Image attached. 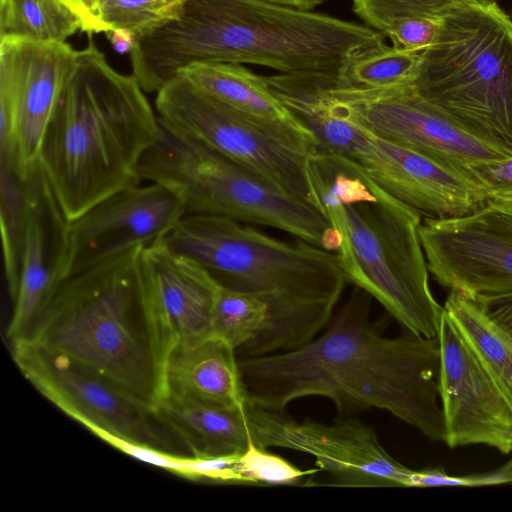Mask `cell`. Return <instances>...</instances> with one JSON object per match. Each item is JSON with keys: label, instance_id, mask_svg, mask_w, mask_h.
<instances>
[{"label": "cell", "instance_id": "obj_22", "mask_svg": "<svg viewBox=\"0 0 512 512\" xmlns=\"http://www.w3.org/2000/svg\"><path fill=\"white\" fill-rule=\"evenodd\" d=\"M178 75L251 118L295 134L316 137L270 91L264 77L255 75L240 64L195 63Z\"/></svg>", "mask_w": 512, "mask_h": 512}, {"label": "cell", "instance_id": "obj_5", "mask_svg": "<svg viewBox=\"0 0 512 512\" xmlns=\"http://www.w3.org/2000/svg\"><path fill=\"white\" fill-rule=\"evenodd\" d=\"M416 89L471 132L512 152V19L494 0L444 12Z\"/></svg>", "mask_w": 512, "mask_h": 512}, {"label": "cell", "instance_id": "obj_7", "mask_svg": "<svg viewBox=\"0 0 512 512\" xmlns=\"http://www.w3.org/2000/svg\"><path fill=\"white\" fill-rule=\"evenodd\" d=\"M139 172L142 179L178 196L186 214L223 216L268 226L327 251L335 249L336 232L319 209L160 121L158 135L144 154Z\"/></svg>", "mask_w": 512, "mask_h": 512}, {"label": "cell", "instance_id": "obj_21", "mask_svg": "<svg viewBox=\"0 0 512 512\" xmlns=\"http://www.w3.org/2000/svg\"><path fill=\"white\" fill-rule=\"evenodd\" d=\"M165 379L166 397L234 410L249 403L236 351L213 334L175 343Z\"/></svg>", "mask_w": 512, "mask_h": 512}, {"label": "cell", "instance_id": "obj_16", "mask_svg": "<svg viewBox=\"0 0 512 512\" xmlns=\"http://www.w3.org/2000/svg\"><path fill=\"white\" fill-rule=\"evenodd\" d=\"M185 214L179 197L157 183L111 194L69 222L63 279L163 239Z\"/></svg>", "mask_w": 512, "mask_h": 512}, {"label": "cell", "instance_id": "obj_11", "mask_svg": "<svg viewBox=\"0 0 512 512\" xmlns=\"http://www.w3.org/2000/svg\"><path fill=\"white\" fill-rule=\"evenodd\" d=\"M77 51L67 42L0 38V157L23 179L38 165L45 128Z\"/></svg>", "mask_w": 512, "mask_h": 512}, {"label": "cell", "instance_id": "obj_19", "mask_svg": "<svg viewBox=\"0 0 512 512\" xmlns=\"http://www.w3.org/2000/svg\"><path fill=\"white\" fill-rule=\"evenodd\" d=\"M24 191L20 277L6 330L10 342L25 336L43 303L63 279L70 222L39 163L24 178Z\"/></svg>", "mask_w": 512, "mask_h": 512}, {"label": "cell", "instance_id": "obj_9", "mask_svg": "<svg viewBox=\"0 0 512 512\" xmlns=\"http://www.w3.org/2000/svg\"><path fill=\"white\" fill-rule=\"evenodd\" d=\"M155 111L167 128L246 166L322 212L310 174L311 160L321 150L316 137L251 118L182 75L156 93Z\"/></svg>", "mask_w": 512, "mask_h": 512}, {"label": "cell", "instance_id": "obj_26", "mask_svg": "<svg viewBox=\"0 0 512 512\" xmlns=\"http://www.w3.org/2000/svg\"><path fill=\"white\" fill-rule=\"evenodd\" d=\"M421 52H408L386 46L364 53L345 65L334 86L345 89L375 90L413 83Z\"/></svg>", "mask_w": 512, "mask_h": 512}, {"label": "cell", "instance_id": "obj_4", "mask_svg": "<svg viewBox=\"0 0 512 512\" xmlns=\"http://www.w3.org/2000/svg\"><path fill=\"white\" fill-rule=\"evenodd\" d=\"M133 74L114 69L89 35L42 138L38 163L69 221L139 185L159 120Z\"/></svg>", "mask_w": 512, "mask_h": 512}, {"label": "cell", "instance_id": "obj_23", "mask_svg": "<svg viewBox=\"0 0 512 512\" xmlns=\"http://www.w3.org/2000/svg\"><path fill=\"white\" fill-rule=\"evenodd\" d=\"M163 421L197 458L242 453L252 440L245 410L165 397L156 409Z\"/></svg>", "mask_w": 512, "mask_h": 512}, {"label": "cell", "instance_id": "obj_15", "mask_svg": "<svg viewBox=\"0 0 512 512\" xmlns=\"http://www.w3.org/2000/svg\"><path fill=\"white\" fill-rule=\"evenodd\" d=\"M344 161L422 218L464 216L489 201L466 169L392 142L361 124Z\"/></svg>", "mask_w": 512, "mask_h": 512}, {"label": "cell", "instance_id": "obj_8", "mask_svg": "<svg viewBox=\"0 0 512 512\" xmlns=\"http://www.w3.org/2000/svg\"><path fill=\"white\" fill-rule=\"evenodd\" d=\"M163 241L235 290L337 304L347 283L335 253L223 216L185 214Z\"/></svg>", "mask_w": 512, "mask_h": 512}, {"label": "cell", "instance_id": "obj_18", "mask_svg": "<svg viewBox=\"0 0 512 512\" xmlns=\"http://www.w3.org/2000/svg\"><path fill=\"white\" fill-rule=\"evenodd\" d=\"M335 306L220 286L212 334L227 341L238 357L285 352L315 338L329 323Z\"/></svg>", "mask_w": 512, "mask_h": 512}, {"label": "cell", "instance_id": "obj_10", "mask_svg": "<svg viewBox=\"0 0 512 512\" xmlns=\"http://www.w3.org/2000/svg\"><path fill=\"white\" fill-rule=\"evenodd\" d=\"M11 355L23 376L58 409L95 436L182 456H192L181 438L154 410L130 400L60 355L20 339Z\"/></svg>", "mask_w": 512, "mask_h": 512}, {"label": "cell", "instance_id": "obj_14", "mask_svg": "<svg viewBox=\"0 0 512 512\" xmlns=\"http://www.w3.org/2000/svg\"><path fill=\"white\" fill-rule=\"evenodd\" d=\"M422 220L428 270L442 287L477 301L512 293V202L489 200L464 216Z\"/></svg>", "mask_w": 512, "mask_h": 512}, {"label": "cell", "instance_id": "obj_25", "mask_svg": "<svg viewBox=\"0 0 512 512\" xmlns=\"http://www.w3.org/2000/svg\"><path fill=\"white\" fill-rule=\"evenodd\" d=\"M78 30L79 17L59 0L0 1V38L66 42Z\"/></svg>", "mask_w": 512, "mask_h": 512}, {"label": "cell", "instance_id": "obj_36", "mask_svg": "<svg viewBox=\"0 0 512 512\" xmlns=\"http://www.w3.org/2000/svg\"><path fill=\"white\" fill-rule=\"evenodd\" d=\"M270 2L292 7L300 10L310 11L316 6L328 1V0H268Z\"/></svg>", "mask_w": 512, "mask_h": 512}, {"label": "cell", "instance_id": "obj_37", "mask_svg": "<svg viewBox=\"0 0 512 512\" xmlns=\"http://www.w3.org/2000/svg\"><path fill=\"white\" fill-rule=\"evenodd\" d=\"M494 1H496V0H494Z\"/></svg>", "mask_w": 512, "mask_h": 512}, {"label": "cell", "instance_id": "obj_27", "mask_svg": "<svg viewBox=\"0 0 512 512\" xmlns=\"http://www.w3.org/2000/svg\"><path fill=\"white\" fill-rule=\"evenodd\" d=\"M0 225L8 292L15 299L21 269L25 230L24 179L13 163L0 158Z\"/></svg>", "mask_w": 512, "mask_h": 512}, {"label": "cell", "instance_id": "obj_6", "mask_svg": "<svg viewBox=\"0 0 512 512\" xmlns=\"http://www.w3.org/2000/svg\"><path fill=\"white\" fill-rule=\"evenodd\" d=\"M319 203L338 232L334 253L347 282L377 300L405 330L436 337L444 307L429 286L422 216L375 182L363 198L319 197Z\"/></svg>", "mask_w": 512, "mask_h": 512}, {"label": "cell", "instance_id": "obj_31", "mask_svg": "<svg viewBox=\"0 0 512 512\" xmlns=\"http://www.w3.org/2000/svg\"><path fill=\"white\" fill-rule=\"evenodd\" d=\"M441 17H409L397 20L383 34L393 47L408 52H422L435 41Z\"/></svg>", "mask_w": 512, "mask_h": 512}, {"label": "cell", "instance_id": "obj_29", "mask_svg": "<svg viewBox=\"0 0 512 512\" xmlns=\"http://www.w3.org/2000/svg\"><path fill=\"white\" fill-rule=\"evenodd\" d=\"M463 0H353V10L366 26L384 33L394 22L409 17H441Z\"/></svg>", "mask_w": 512, "mask_h": 512}, {"label": "cell", "instance_id": "obj_33", "mask_svg": "<svg viewBox=\"0 0 512 512\" xmlns=\"http://www.w3.org/2000/svg\"><path fill=\"white\" fill-rule=\"evenodd\" d=\"M480 302L488 316L512 336V293Z\"/></svg>", "mask_w": 512, "mask_h": 512}, {"label": "cell", "instance_id": "obj_35", "mask_svg": "<svg viewBox=\"0 0 512 512\" xmlns=\"http://www.w3.org/2000/svg\"><path fill=\"white\" fill-rule=\"evenodd\" d=\"M105 35L118 53H131L136 43V34L128 29H112Z\"/></svg>", "mask_w": 512, "mask_h": 512}, {"label": "cell", "instance_id": "obj_24", "mask_svg": "<svg viewBox=\"0 0 512 512\" xmlns=\"http://www.w3.org/2000/svg\"><path fill=\"white\" fill-rule=\"evenodd\" d=\"M443 307L512 406V336L459 291L450 290Z\"/></svg>", "mask_w": 512, "mask_h": 512}, {"label": "cell", "instance_id": "obj_20", "mask_svg": "<svg viewBox=\"0 0 512 512\" xmlns=\"http://www.w3.org/2000/svg\"><path fill=\"white\" fill-rule=\"evenodd\" d=\"M140 263L173 345L212 334L221 285L204 268L170 249L163 239L142 248Z\"/></svg>", "mask_w": 512, "mask_h": 512}, {"label": "cell", "instance_id": "obj_32", "mask_svg": "<svg viewBox=\"0 0 512 512\" xmlns=\"http://www.w3.org/2000/svg\"><path fill=\"white\" fill-rule=\"evenodd\" d=\"M489 200L512 202V155L466 167Z\"/></svg>", "mask_w": 512, "mask_h": 512}, {"label": "cell", "instance_id": "obj_3", "mask_svg": "<svg viewBox=\"0 0 512 512\" xmlns=\"http://www.w3.org/2000/svg\"><path fill=\"white\" fill-rule=\"evenodd\" d=\"M142 248L62 279L21 339L156 411L173 344L142 273Z\"/></svg>", "mask_w": 512, "mask_h": 512}, {"label": "cell", "instance_id": "obj_28", "mask_svg": "<svg viewBox=\"0 0 512 512\" xmlns=\"http://www.w3.org/2000/svg\"><path fill=\"white\" fill-rule=\"evenodd\" d=\"M182 2L183 0H97L100 18L108 31L123 28L136 35L175 17Z\"/></svg>", "mask_w": 512, "mask_h": 512}, {"label": "cell", "instance_id": "obj_2", "mask_svg": "<svg viewBox=\"0 0 512 512\" xmlns=\"http://www.w3.org/2000/svg\"><path fill=\"white\" fill-rule=\"evenodd\" d=\"M386 46L385 35L366 25L268 0H183L175 17L136 36L130 60L142 89L157 93L195 63L338 76L354 58Z\"/></svg>", "mask_w": 512, "mask_h": 512}, {"label": "cell", "instance_id": "obj_34", "mask_svg": "<svg viewBox=\"0 0 512 512\" xmlns=\"http://www.w3.org/2000/svg\"><path fill=\"white\" fill-rule=\"evenodd\" d=\"M80 9L81 31L88 35L106 33L108 31L102 22L97 0H77Z\"/></svg>", "mask_w": 512, "mask_h": 512}, {"label": "cell", "instance_id": "obj_12", "mask_svg": "<svg viewBox=\"0 0 512 512\" xmlns=\"http://www.w3.org/2000/svg\"><path fill=\"white\" fill-rule=\"evenodd\" d=\"M335 79L332 77L326 86L335 105L385 139L464 169L512 155L455 121L426 99L413 83L357 90L335 87Z\"/></svg>", "mask_w": 512, "mask_h": 512}, {"label": "cell", "instance_id": "obj_13", "mask_svg": "<svg viewBox=\"0 0 512 512\" xmlns=\"http://www.w3.org/2000/svg\"><path fill=\"white\" fill-rule=\"evenodd\" d=\"M246 417L252 440L263 448L281 447L306 453L331 479L328 486L410 488L413 470L394 459L375 431L357 419L323 424L297 421L284 411L248 403Z\"/></svg>", "mask_w": 512, "mask_h": 512}, {"label": "cell", "instance_id": "obj_30", "mask_svg": "<svg viewBox=\"0 0 512 512\" xmlns=\"http://www.w3.org/2000/svg\"><path fill=\"white\" fill-rule=\"evenodd\" d=\"M512 483V458L503 466L487 472L465 476L448 475L441 467L413 470L410 488L457 486L478 487Z\"/></svg>", "mask_w": 512, "mask_h": 512}, {"label": "cell", "instance_id": "obj_17", "mask_svg": "<svg viewBox=\"0 0 512 512\" xmlns=\"http://www.w3.org/2000/svg\"><path fill=\"white\" fill-rule=\"evenodd\" d=\"M437 336L444 442L450 448L484 444L511 453L512 406L445 309Z\"/></svg>", "mask_w": 512, "mask_h": 512}, {"label": "cell", "instance_id": "obj_1", "mask_svg": "<svg viewBox=\"0 0 512 512\" xmlns=\"http://www.w3.org/2000/svg\"><path fill=\"white\" fill-rule=\"evenodd\" d=\"M372 297L355 287L327 329L293 350L238 357L251 405L284 411L292 401L328 398L339 411L379 409L430 440H445L438 336L405 330L386 337L370 320Z\"/></svg>", "mask_w": 512, "mask_h": 512}]
</instances>
